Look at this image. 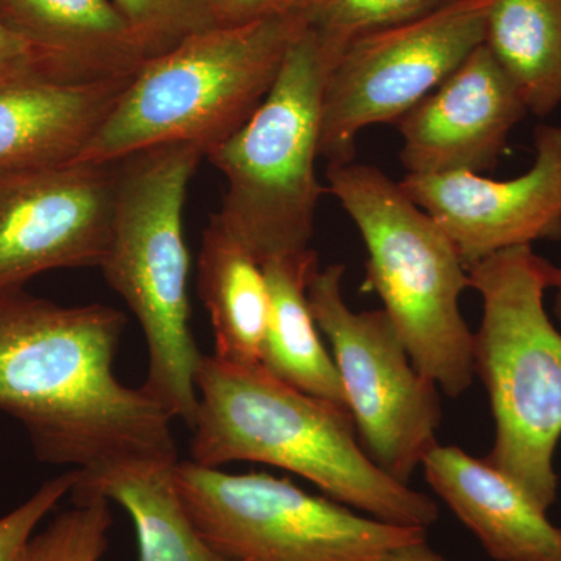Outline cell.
Listing matches in <instances>:
<instances>
[{"mask_svg": "<svg viewBox=\"0 0 561 561\" xmlns=\"http://www.w3.org/2000/svg\"><path fill=\"white\" fill-rule=\"evenodd\" d=\"M125 327L110 306L0 290V412L20 421L44 463L91 476L179 461L171 413L114 373Z\"/></svg>", "mask_w": 561, "mask_h": 561, "instance_id": "obj_1", "label": "cell"}, {"mask_svg": "<svg viewBox=\"0 0 561 561\" xmlns=\"http://www.w3.org/2000/svg\"><path fill=\"white\" fill-rule=\"evenodd\" d=\"M197 391L195 463L272 465L379 522L424 530L437 522L430 496L391 479L365 453L345 409L294 389L262 365L241 367L216 356H203Z\"/></svg>", "mask_w": 561, "mask_h": 561, "instance_id": "obj_2", "label": "cell"}, {"mask_svg": "<svg viewBox=\"0 0 561 561\" xmlns=\"http://www.w3.org/2000/svg\"><path fill=\"white\" fill-rule=\"evenodd\" d=\"M205 150L169 144L116 161L113 231L101 268L142 328L149 370L142 389L173 420L194 426L203 354L191 330V257L184 205Z\"/></svg>", "mask_w": 561, "mask_h": 561, "instance_id": "obj_3", "label": "cell"}, {"mask_svg": "<svg viewBox=\"0 0 561 561\" xmlns=\"http://www.w3.org/2000/svg\"><path fill=\"white\" fill-rule=\"evenodd\" d=\"M468 276L483 308L472 341L474 370L496 427L486 460L548 512L559 483L561 330L549 319L545 294L559 286L560 267L526 245L479 261Z\"/></svg>", "mask_w": 561, "mask_h": 561, "instance_id": "obj_4", "label": "cell"}, {"mask_svg": "<svg viewBox=\"0 0 561 561\" xmlns=\"http://www.w3.org/2000/svg\"><path fill=\"white\" fill-rule=\"evenodd\" d=\"M305 27L297 7L250 24L209 28L150 58L73 162L108 164L169 144L208 153L257 110Z\"/></svg>", "mask_w": 561, "mask_h": 561, "instance_id": "obj_5", "label": "cell"}, {"mask_svg": "<svg viewBox=\"0 0 561 561\" xmlns=\"http://www.w3.org/2000/svg\"><path fill=\"white\" fill-rule=\"evenodd\" d=\"M331 192L367 247L364 289L381 298L412 364L448 397L474 379V334L460 311L470 287L459 251L426 210L381 169L330 164Z\"/></svg>", "mask_w": 561, "mask_h": 561, "instance_id": "obj_6", "label": "cell"}, {"mask_svg": "<svg viewBox=\"0 0 561 561\" xmlns=\"http://www.w3.org/2000/svg\"><path fill=\"white\" fill-rule=\"evenodd\" d=\"M327 73L316 36L302 28L257 110L206 153L227 180L210 220L261 265L311 249L317 206L328 192L316 169Z\"/></svg>", "mask_w": 561, "mask_h": 561, "instance_id": "obj_7", "label": "cell"}, {"mask_svg": "<svg viewBox=\"0 0 561 561\" xmlns=\"http://www.w3.org/2000/svg\"><path fill=\"white\" fill-rule=\"evenodd\" d=\"M173 482L206 541L236 561H386L426 538L424 529L360 515L265 472L179 460Z\"/></svg>", "mask_w": 561, "mask_h": 561, "instance_id": "obj_8", "label": "cell"}, {"mask_svg": "<svg viewBox=\"0 0 561 561\" xmlns=\"http://www.w3.org/2000/svg\"><path fill=\"white\" fill-rule=\"evenodd\" d=\"M343 275V264L319 267L308 287L309 308L331 343L362 448L387 476L409 485L438 445V387L416 370L383 309L356 312L346 305Z\"/></svg>", "mask_w": 561, "mask_h": 561, "instance_id": "obj_9", "label": "cell"}, {"mask_svg": "<svg viewBox=\"0 0 561 561\" xmlns=\"http://www.w3.org/2000/svg\"><path fill=\"white\" fill-rule=\"evenodd\" d=\"M486 0H454L409 24L354 41L328 70L320 158L354 161L365 128L397 124L483 44Z\"/></svg>", "mask_w": 561, "mask_h": 561, "instance_id": "obj_10", "label": "cell"}, {"mask_svg": "<svg viewBox=\"0 0 561 561\" xmlns=\"http://www.w3.org/2000/svg\"><path fill=\"white\" fill-rule=\"evenodd\" d=\"M116 162L0 175V290L44 272L101 267L113 231Z\"/></svg>", "mask_w": 561, "mask_h": 561, "instance_id": "obj_11", "label": "cell"}, {"mask_svg": "<svg viewBox=\"0 0 561 561\" xmlns=\"http://www.w3.org/2000/svg\"><path fill=\"white\" fill-rule=\"evenodd\" d=\"M534 142V164L516 179L454 172L400 181L451 239L465 267L500 251L561 239V125H538Z\"/></svg>", "mask_w": 561, "mask_h": 561, "instance_id": "obj_12", "label": "cell"}, {"mask_svg": "<svg viewBox=\"0 0 561 561\" xmlns=\"http://www.w3.org/2000/svg\"><path fill=\"white\" fill-rule=\"evenodd\" d=\"M529 114L515 81L485 46L397 122L408 175L493 171Z\"/></svg>", "mask_w": 561, "mask_h": 561, "instance_id": "obj_13", "label": "cell"}, {"mask_svg": "<svg viewBox=\"0 0 561 561\" xmlns=\"http://www.w3.org/2000/svg\"><path fill=\"white\" fill-rule=\"evenodd\" d=\"M133 77L68 81L39 69L0 77V175L79 160Z\"/></svg>", "mask_w": 561, "mask_h": 561, "instance_id": "obj_14", "label": "cell"}, {"mask_svg": "<svg viewBox=\"0 0 561 561\" xmlns=\"http://www.w3.org/2000/svg\"><path fill=\"white\" fill-rule=\"evenodd\" d=\"M432 490L496 561H561V529L489 460L438 443L424 457Z\"/></svg>", "mask_w": 561, "mask_h": 561, "instance_id": "obj_15", "label": "cell"}, {"mask_svg": "<svg viewBox=\"0 0 561 561\" xmlns=\"http://www.w3.org/2000/svg\"><path fill=\"white\" fill-rule=\"evenodd\" d=\"M0 18L57 79H122L150 60L111 0H0Z\"/></svg>", "mask_w": 561, "mask_h": 561, "instance_id": "obj_16", "label": "cell"}, {"mask_svg": "<svg viewBox=\"0 0 561 561\" xmlns=\"http://www.w3.org/2000/svg\"><path fill=\"white\" fill-rule=\"evenodd\" d=\"M271 312L261 365L279 381L350 412L341 375L321 342L308 287L319 271L312 249L262 264Z\"/></svg>", "mask_w": 561, "mask_h": 561, "instance_id": "obj_17", "label": "cell"}, {"mask_svg": "<svg viewBox=\"0 0 561 561\" xmlns=\"http://www.w3.org/2000/svg\"><path fill=\"white\" fill-rule=\"evenodd\" d=\"M198 294L213 324L217 359L261 365L271 298L260 262L210 220L198 256Z\"/></svg>", "mask_w": 561, "mask_h": 561, "instance_id": "obj_18", "label": "cell"}, {"mask_svg": "<svg viewBox=\"0 0 561 561\" xmlns=\"http://www.w3.org/2000/svg\"><path fill=\"white\" fill-rule=\"evenodd\" d=\"M179 461H144L83 476L70 494H101L130 515L139 561H236L216 551L184 508L173 482Z\"/></svg>", "mask_w": 561, "mask_h": 561, "instance_id": "obj_19", "label": "cell"}, {"mask_svg": "<svg viewBox=\"0 0 561 561\" xmlns=\"http://www.w3.org/2000/svg\"><path fill=\"white\" fill-rule=\"evenodd\" d=\"M483 46L515 81L527 110L561 105V0H486Z\"/></svg>", "mask_w": 561, "mask_h": 561, "instance_id": "obj_20", "label": "cell"}, {"mask_svg": "<svg viewBox=\"0 0 561 561\" xmlns=\"http://www.w3.org/2000/svg\"><path fill=\"white\" fill-rule=\"evenodd\" d=\"M454 0H302L306 27L330 70L354 41L409 24Z\"/></svg>", "mask_w": 561, "mask_h": 561, "instance_id": "obj_21", "label": "cell"}, {"mask_svg": "<svg viewBox=\"0 0 561 561\" xmlns=\"http://www.w3.org/2000/svg\"><path fill=\"white\" fill-rule=\"evenodd\" d=\"M72 505L36 530L14 561H101L113 524L101 494H70Z\"/></svg>", "mask_w": 561, "mask_h": 561, "instance_id": "obj_22", "label": "cell"}, {"mask_svg": "<svg viewBox=\"0 0 561 561\" xmlns=\"http://www.w3.org/2000/svg\"><path fill=\"white\" fill-rule=\"evenodd\" d=\"M149 58L197 33L219 27L206 0H111Z\"/></svg>", "mask_w": 561, "mask_h": 561, "instance_id": "obj_23", "label": "cell"}, {"mask_svg": "<svg viewBox=\"0 0 561 561\" xmlns=\"http://www.w3.org/2000/svg\"><path fill=\"white\" fill-rule=\"evenodd\" d=\"M80 471L70 470L39 486L27 501L0 518V561H14L41 523L69 496Z\"/></svg>", "mask_w": 561, "mask_h": 561, "instance_id": "obj_24", "label": "cell"}, {"mask_svg": "<svg viewBox=\"0 0 561 561\" xmlns=\"http://www.w3.org/2000/svg\"><path fill=\"white\" fill-rule=\"evenodd\" d=\"M219 27L250 24L300 7L298 0H206Z\"/></svg>", "mask_w": 561, "mask_h": 561, "instance_id": "obj_25", "label": "cell"}, {"mask_svg": "<svg viewBox=\"0 0 561 561\" xmlns=\"http://www.w3.org/2000/svg\"><path fill=\"white\" fill-rule=\"evenodd\" d=\"M27 69L41 70L32 47L0 18V77Z\"/></svg>", "mask_w": 561, "mask_h": 561, "instance_id": "obj_26", "label": "cell"}, {"mask_svg": "<svg viewBox=\"0 0 561 561\" xmlns=\"http://www.w3.org/2000/svg\"><path fill=\"white\" fill-rule=\"evenodd\" d=\"M386 561H448L440 553L435 552L424 540L411 542V545L402 546L397 551L391 552V556Z\"/></svg>", "mask_w": 561, "mask_h": 561, "instance_id": "obj_27", "label": "cell"}, {"mask_svg": "<svg viewBox=\"0 0 561 561\" xmlns=\"http://www.w3.org/2000/svg\"><path fill=\"white\" fill-rule=\"evenodd\" d=\"M561 271V264L559 265ZM556 302H553V312H556V319L559 320L561 327V280L559 286L556 287Z\"/></svg>", "mask_w": 561, "mask_h": 561, "instance_id": "obj_28", "label": "cell"}, {"mask_svg": "<svg viewBox=\"0 0 561 561\" xmlns=\"http://www.w3.org/2000/svg\"><path fill=\"white\" fill-rule=\"evenodd\" d=\"M298 2H300V3H301V2H302V0H298Z\"/></svg>", "mask_w": 561, "mask_h": 561, "instance_id": "obj_29", "label": "cell"}]
</instances>
